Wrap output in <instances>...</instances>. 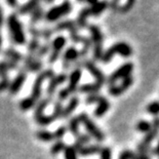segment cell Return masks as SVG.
Here are the masks:
<instances>
[{
    "mask_svg": "<svg viewBox=\"0 0 159 159\" xmlns=\"http://www.w3.org/2000/svg\"><path fill=\"white\" fill-rule=\"evenodd\" d=\"M53 32H60L63 31V30H68L69 34L71 37V40L75 43H82L83 47L79 50V59L80 57H85L89 55V50L91 48V41L89 38L87 37H83L81 36L78 33V30H77V26L76 23L72 21V20H66V21L60 22L57 23L55 28L52 29Z\"/></svg>",
    "mask_w": 159,
    "mask_h": 159,
    "instance_id": "cell-1",
    "label": "cell"
},
{
    "mask_svg": "<svg viewBox=\"0 0 159 159\" xmlns=\"http://www.w3.org/2000/svg\"><path fill=\"white\" fill-rule=\"evenodd\" d=\"M7 24L9 32H11V38L16 44L23 45L26 43V36L23 31V27L21 25V22L16 16V13H11L7 18Z\"/></svg>",
    "mask_w": 159,
    "mask_h": 159,
    "instance_id": "cell-2",
    "label": "cell"
},
{
    "mask_svg": "<svg viewBox=\"0 0 159 159\" xmlns=\"http://www.w3.org/2000/svg\"><path fill=\"white\" fill-rule=\"evenodd\" d=\"M115 53H119V55L123 57H129L133 55V49H131L130 45L127 44V43L117 42V43H115V44H113L112 46H110L106 52H104L101 61L105 64L109 63L110 61L113 59Z\"/></svg>",
    "mask_w": 159,
    "mask_h": 159,
    "instance_id": "cell-3",
    "label": "cell"
},
{
    "mask_svg": "<svg viewBox=\"0 0 159 159\" xmlns=\"http://www.w3.org/2000/svg\"><path fill=\"white\" fill-rule=\"evenodd\" d=\"M89 30L90 33V41L93 47V61H101L103 56V34L101 32V29L96 25H89Z\"/></svg>",
    "mask_w": 159,
    "mask_h": 159,
    "instance_id": "cell-4",
    "label": "cell"
},
{
    "mask_svg": "<svg viewBox=\"0 0 159 159\" xmlns=\"http://www.w3.org/2000/svg\"><path fill=\"white\" fill-rule=\"evenodd\" d=\"M77 117H78L79 122L83 124L84 128H85V130L87 131V134H89V136L90 138L94 139V140L97 142H99V143L105 141L104 133L97 126L96 124H94V122L90 119L89 117V115H87L85 112L80 113Z\"/></svg>",
    "mask_w": 159,
    "mask_h": 159,
    "instance_id": "cell-5",
    "label": "cell"
},
{
    "mask_svg": "<svg viewBox=\"0 0 159 159\" xmlns=\"http://www.w3.org/2000/svg\"><path fill=\"white\" fill-rule=\"evenodd\" d=\"M53 76H55V71L52 69H46V70L41 71V72H39V74L37 75L36 79L34 81V84H33L32 93L29 96V98L33 101V102L37 104L38 100L40 99V97H41L42 84L44 82V80L48 79V78L52 79Z\"/></svg>",
    "mask_w": 159,
    "mask_h": 159,
    "instance_id": "cell-6",
    "label": "cell"
},
{
    "mask_svg": "<svg viewBox=\"0 0 159 159\" xmlns=\"http://www.w3.org/2000/svg\"><path fill=\"white\" fill-rule=\"evenodd\" d=\"M159 134V117H155L151 123V129L145 134L144 139L138 145V153L149 152L151 149V143L157 138Z\"/></svg>",
    "mask_w": 159,
    "mask_h": 159,
    "instance_id": "cell-7",
    "label": "cell"
},
{
    "mask_svg": "<svg viewBox=\"0 0 159 159\" xmlns=\"http://www.w3.org/2000/svg\"><path fill=\"white\" fill-rule=\"evenodd\" d=\"M52 101V98H45V99H42L40 102H38V105H36L35 108V113H34V118L37 124L41 125V126H47V125L52 124L53 121H55V118H53L52 115H44L45 108L48 106V104Z\"/></svg>",
    "mask_w": 159,
    "mask_h": 159,
    "instance_id": "cell-8",
    "label": "cell"
},
{
    "mask_svg": "<svg viewBox=\"0 0 159 159\" xmlns=\"http://www.w3.org/2000/svg\"><path fill=\"white\" fill-rule=\"evenodd\" d=\"M71 11H72V3L66 0L63 3H61L60 5L53 6V7L50 8L44 15V16L47 22H55L62 16L68 15Z\"/></svg>",
    "mask_w": 159,
    "mask_h": 159,
    "instance_id": "cell-9",
    "label": "cell"
},
{
    "mask_svg": "<svg viewBox=\"0 0 159 159\" xmlns=\"http://www.w3.org/2000/svg\"><path fill=\"white\" fill-rule=\"evenodd\" d=\"M133 70H134V64L133 63L128 62V63L123 64L122 66H120L119 68L115 70L114 72L108 77V79H106L108 84H109L110 86L115 85V82H116L117 80H120V79L122 80L124 78H126V77L130 76Z\"/></svg>",
    "mask_w": 159,
    "mask_h": 159,
    "instance_id": "cell-10",
    "label": "cell"
},
{
    "mask_svg": "<svg viewBox=\"0 0 159 159\" xmlns=\"http://www.w3.org/2000/svg\"><path fill=\"white\" fill-rule=\"evenodd\" d=\"M81 61H77L75 62V68L71 72L70 76H69V83L68 86L66 87V89L68 90V93L71 94H73L74 93H76L77 89H78V84L79 81L81 79V76H82V69H81Z\"/></svg>",
    "mask_w": 159,
    "mask_h": 159,
    "instance_id": "cell-11",
    "label": "cell"
},
{
    "mask_svg": "<svg viewBox=\"0 0 159 159\" xmlns=\"http://www.w3.org/2000/svg\"><path fill=\"white\" fill-rule=\"evenodd\" d=\"M66 42H67V39L65 36H57L55 39H53V41L50 43V50H52V52H50V56H49V59H48V62L50 64H53L56 63L57 60H59V57L61 56V52H62V50L64 48V46L66 45Z\"/></svg>",
    "mask_w": 159,
    "mask_h": 159,
    "instance_id": "cell-12",
    "label": "cell"
},
{
    "mask_svg": "<svg viewBox=\"0 0 159 159\" xmlns=\"http://www.w3.org/2000/svg\"><path fill=\"white\" fill-rule=\"evenodd\" d=\"M81 64H82V66L84 67V68H85L91 74V75L94 77L97 83L103 85V84L106 82V76H105V74L102 72V71L98 68L93 61L83 60V61H81Z\"/></svg>",
    "mask_w": 159,
    "mask_h": 159,
    "instance_id": "cell-13",
    "label": "cell"
},
{
    "mask_svg": "<svg viewBox=\"0 0 159 159\" xmlns=\"http://www.w3.org/2000/svg\"><path fill=\"white\" fill-rule=\"evenodd\" d=\"M133 83H134V77L130 75L121 80V83L118 84V85L109 86L108 93L112 97H118V96H120V94H122L123 93H125V91L133 85Z\"/></svg>",
    "mask_w": 159,
    "mask_h": 159,
    "instance_id": "cell-14",
    "label": "cell"
},
{
    "mask_svg": "<svg viewBox=\"0 0 159 159\" xmlns=\"http://www.w3.org/2000/svg\"><path fill=\"white\" fill-rule=\"evenodd\" d=\"M79 59V50L75 46H70L66 49V52L63 55L62 67L63 69H69V67L72 65V63L77 62Z\"/></svg>",
    "mask_w": 159,
    "mask_h": 159,
    "instance_id": "cell-15",
    "label": "cell"
},
{
    "mask_svg": "<svg viewBox=\"0 0 159 159\" xmlns=\"http://www.w3.org/2000/svg\"><path fill=\"white\" fill-rule=\"evenodd\" d=\"M67 79H68V76H67L66 73H60V74H57V75L53 76L52 80L49 81L48 86H47V89H46V93H47V96H48V98H52L57 87H59L61 84H63L65 82Z\"/></svg>",
    "mask_w": 159,
    "mask_h": 159,
    "instance_id": "cell-16",
    "label": "cell"
},
{
    "mask_svg": "<svg viewBox=\"0 0 159 159\" xmlns=\"http://www.w3.org/2000/svg\"><path fill=\"white\" fill-rule=\"evenodd\" d=\"M26 78H27V73L23 69H20L19 74L16 76V78L11 81V84H9V87H8L9 93L11 94L18 93L19 91L21 90L23 84L25 83Z\"/></svg>",
    "mask_w": 159,
    "mask_h": 159,
    "instance_id": "cell-17",
    "label": "cell"
},
{
    "mask_svg": "<svg viewBox=\"0 0 159 159\" xmlns=\"http://www.w3.org/2000/svg\"><path fill=\"white\" fill-rule=\"evenodd\" d=\"M98 104L99 105H98V107L93 111V116L97 118H101L108 112V110H109V108H110V103L106 98L102 96V98L100 99Z\"/></svg>",
    "mask_w": 159,
    "mask_h": 159,
    "instance_id": "cell-18",
    "label": "cell"
},
{
    "mask_svg": "<svg viewBox=\"0 0 159 159\" xmlns=\"http://www.w3.org/2000/svg\"><path fill=\"white\" fill-rule=\"evenodd\" d=\"M29 33L33 36V38H44L45 40H48L52 37L53 30L52 29H37L35 27H30Z\"/></svg>",
    "mask_w": 159,
    "mask_h": 159,
    "instance_id": "cell-19",
    "label": "cell"
},
{
    "mask_svg": "<svg viewBox=\"0 0 159 159\" xmlns=\"http://www.w3.org/2000/svg\"><path fill=\"white\" fill-rule=\"evenodd\" d=\"M79 98L78 97H72L71 98V100L69 101L68 105L64 108L63 109V113H62V116L61 118H64V119H66V118H68L69 116H71V114H72L74 111L76 110V108L78 107L79 105Z\"/></svg>",
    "mask_w": 159,
    "mask_h": 159,
    "instance_id": "cell-20",
    "label": "cell"
},
{
    "mask_svg": "<svg viewBox=\"0 0 159 159\" xmlns=\"http://www.w3.org/2000/svg\"><path fill=\"white\" fill-rule=\"evenodd\" d=\"M102 147L100 145H89V146H82L77 149V154L79 153L80 156H91L94 154H99Z\"/></svg>",
    "mask_w": 159,
    "mask_h": 159,
    "instance_id": "cell-21",
    "label": "cell"
},
{
    "mask_svg": "<svg viewBox=\"0 0 159 159\" xmlns=\"http://www.w3.org/2000/svg\"><path fill=\"white\" fill-rule=\"evenodd\" d=\"M41 1H44V0H28L25 4H23L21 7H19L18 11L22 16L28 15L29 12L34 11L37 6H39V3Z\"/></svg>",
    "mask_w": 159,
    "mask_h": 159,
    "instance_id": "cell-22",
    "label": "cell"
},
{
    "mask_svg": "<svg viewBox=\"0 0 159 159\" xmlns=\"http://www.w3.org/2000/svg\"><path fill=\"white\" fill-rule=\"evenodd\" d=\"M108 6H109V3H108L107 0H103V1H99L97 2L96 4L91 5L90 7H89V16H98L102 13L105 9H106Z\"/></svg>",
    "mask_w": 159,
    "mask_h": 159,
    "instance_id": "cell-23",
    "label": "cell"
},
{
    "mask_svg": "<svg viewBox=\"0 0 159 159\" xmlns=\"http://www.w3.org/2000/svg\"><path fill=\"white\" fill-rule=\"evenodd\" d=\"M103 85L101 84L97 83V82H93V83H86V84H83V85L78 86V91L82 93H89V94H93V93H98L99 91L101 90Z\"/></svg>",
    "mask_w": 159,
    "mask_h": 159,
    "instance_id": "cell-24",
    "label": "cell"
},
{
    "mask_svg": "<svg viewBox=\"0 0 159 159\" xmlns=\"http://www.w3.org/2000/svg\"><path fill=\"white\" fill-rule=\"evenodd\" d=\"M3 56L5 57H7L9 61H12L16 64H19L20 62H22L24 60V56L22 55L21 52H19L18 50H16L15 48H6L4 52H3Z\"/></svg>",
    "mask_w": 159,
    "mask_h": 159,
    "instance_id": "cell-25",
    "label": "cell"
},
{
    "mask_svg": "<svg viewBox=\"0 0 159 159\" xmlns=\"http://www.w3.org/2000/svg\"><path fill=\"white\" fill-rule=\"evenodd\" d=\"M19 68V64H16L12 61H1L0 62V77L7 75L9 70H15Z\"/></svg>",
    "mask_w": 159,
    "mask_h": 159,
    "instance_id": "cell-26",
    "label": "cell"
},
{
    "mask_svg": "<svg viewBox=\"0 0 159 159\" xmlns=\"http://www.w3.org/2000/svg\"><path fill=\"white\" fill-rule=\"evenodd\" d=\"M89 16V7H85L83 8L82 11H81L79 13H78V16H77V20H76V26L79 27V28L83 29L85 28L87 26V18Z\"/></svg>",
    "mask_w": 159,
    "mask_h": 159,
    "instance_id": "cell-27",
    "label": "cell"
},
{
    "mask_svg": "<svg viewBox=\"0 0 159 159\" xmlns=\"http://www.w3.org/2000/svg\"><path fill=\"white\" fill-rule=\"evenodd\" d=\"M42 66H43L42 61L36 59L34 62H32L31 64H29V65H27V66H24L22 69L25 71L26 73L27 72L34 73V72H38V71L41 70L42 69Z\"/></svg>",
    "mask_w": 159,
    "mask_h": 159,
    "instance_id": "cell-28",
    "label": "cell"
},
{
    "mask_svg": "<svg viewBox=\"0 0 159 159\" xmlns=\"http://www.w3.org/2000/svg\"><path fill=\"white\" fill-rule=\"evenodd\" d=\"M79 125H80V122L78 120V117L77 116L72 117L69 120L68 128H67V129H69V131L73 134V136L77 137L79 134Z\"/></svg>",
    "mask_w": 159,
    "mask_h": 159,
    "instance_id": "cell-29",
    "label": "cell"
},
{
    "mask_svg": "<svg viewBox=\"0 0 159 159\" xmlns=\"http://www.w3.org/2000/svg\"><path fill=\"white\" fill-rule=\"evenodd\" d=\"M44 16V11H43V8L41 6H37V7L32 11L31 18H30V23L32 25H35L36 23H38L40 20L43 18Z\"/></svg>",
    "mask_w": 159,
    "mask_h": 159,
    "instance_id": "cell-30",
    "label": "cell"
},
{
    "mask_svg": "<svg viewBox=\"0 0 159 159\" xmlns=\"http://www.w3.org/2000/svg\"><path fill=\"white\" fill-rule=\"evenodd\" d=\"M36 138L38 139V140H40V141L45 142V143H48V142H52V141L55 140L52 133H50V131L45 130V129H41V130L37 131Z\"/></svg>",
    "mask_w": 159,
    "mask_h": 159,
    "instance_id": "cell-31",
    "label": "cell"
},
{
    "mask_svg": "<svg viewBox=\"0 0 159 159\" xmlns=\"http://www.w3.org/2000/svg\"><path fill=\"white\" fill-rule=\"evenodd\" d=\"M65 148H66V144L64 143L63 141H57L52 145V148H50V153H52L53 156H56V155L60 154L61 152H63L65 150Z\"/></svg>",
    "mask_w": 159,
    "mask_h": 159,
    "instance_id": "cell-32",
    "label": "cell"
},
{
    "mask_svg": "<svg viewBox=\"0 0 159 159\" xmlns=\"http://www.w3.org/2000/svg\"><path fill=\"white\" fill-rule=\"evenodd\" d=\"M136 129L140 133L147 134L151 129V123L148 120H140L136 124Z\"/></svg>",
    "mask_w": 159,
    "mask_h": 159,
    "instance_id": "cell-33",
    "label": "cell"
},
{
    "mask_svg": "<svg viewBox=\"0 0 159 159\" xmlns=\"http://www.w3.org/2000/svg\"><path fill=\"white\" fill-rule=\"evenodd\" d=\"M35 106H36V103L33 102L29 97L25 98V99H23L21 102H20V109L22 111H28Z\"/></svg>",
    "mask_w": 159,
    "mask_h": 159,
    "instance_id": "cell-34",
    "label": "cell"
},
{
    "mask_svg": "<svg viewBox=\"0 0 159 159\" xmlns=\"http://www.w3.org/2000/svg\"><path fill=\"white\" fill-rule=\"evenodd\" d=\"M146 111L148 114L152 115V116L159 115V101H154V102L148 104V106L146 107Z\"/></svg>",
    "mask_w": 159,
    "mask_h": 159,
    "instance_id": "cell-35",
    "label": "cell"
},
{
    "mask_svg": "<svg viewBox=\"0 0 159 159\" xmlns=\"http://www.w3.org/2000/svg\"><path fill=\"white\" fill-rule=\"evenodd\" d=\"M50 43H44L43 45H40L39 46V48L37 49V52L35 53V57H36V59H38L40 60L42 57H44L46 56L47 53L49 52V50H50Z\"/></svg>",
    "mask_w": 159,
    "mask_h": 159,
    "instance_id": "cell-36",
    "label": "cell"
},
{
    "mask_svg": "<svg viewBox=\"0 0 159 159\" xmlns=\"http://www.w3.org/2000/svg\"><path fill=\"white\" fill-rule=\"evenodd\" d=\"M40 46V43H39V39L38 38H32L31 41L29 42V45H28V53L29 55H35L37 49L39 48Z\"/></svg>",
    "mask_w": 159,
    "mask_h": 159,
    "instance_id": "cell-37",
    "label": "cell"
},
{
    "mask_svg": "<svg viewBox=\"0 0 159 159\" xmlns=\"http://www.w3.org/2000/svg\"><path fill=\"white\" fill-rule=\"evenodd\" d=\"M64 155H65V159H77V152L74 149L73 145L66 146L64 150Z\"/></svg>",
    "mask_w": 159,
    "mask_h": 159,
    "instance_id": "cell-38",
    "label": "cell"
},
{
    "mask_svg": "<svg viewBox=\"0 0 159 159\" xmlns=\"http://www.w3.org/2000/svg\"><path fill=\"white\" fill-rule=\"evenodd\" d=\"M63 104L62 102H60V101H57V102L55 103V108H53V113L52 116L55 118V120L59 119V118H61V116H62V113H63Z\"/></svg>",
    "mask_w": 159,
    "mask_h": 159,
    "instance_id": "cell-39",
    "label": "cell"
},
{
    "mask_svg": "<svg viewBox=\"0 0 159 159\" xmlns=\"http://www.w3.org/2000/svg\"><path fill=\"white\" fill-rule=\"evenodd\" d=\"M91 141V138L87 134H79L76 137V143L80 144L81 146H86L87 144H89Z\"/></svg>",
    "mask_w": 159,
    "mask_h": 159,
    "instance_id": "cell-40",
    "label": "cell"
},
{
    "mask_svg": "<svg viewBox=\"0 0 159 159\" xmlns=\"http://www.w3.org/2000/svg\"><path fill=\"white\" fill-rule=\"evenodd\" d=\"M99 154L100 159H112V150L109 147H103Z\"/></svg>",
    "mask_w": 159,
    "mask_h": 159,
    "instance_id": "cell-41",
    "label": "cell"
},
{
    "mask_svg": "<svg viewBox=\"0 0 159 159\" xmlns=\"http://www.w3.org/2000/svg\"><path fill=\"white\" fill-rule=\"evenodd\" d=\"M66 133H67V127L66 126H60L55 131V133H52V134H53V138H55V140L61 141L64 137H65Z\"/></svg>",
    "mask_w": 159,
    "mask_h": 159,
    "instance_id": "cell-42",
    "label": "cell"
},
{
    "mask_svg": "<svg viewBox=\"0 0 159 159\" xmlns=\"http://www.w3.org/2000/svg\"><path fill=\"white\" fill-rule=\"evenodd\" d=\"M9 84H11V79H9L8 75L1 77V80H0V93L4 91L5 89H8Z\"/></svg>",
    "mask_w": 159,
    "mask_h": 159,
    "instance_id": "cell-43",
    "label": "cell"
},
{
    "mask_svg": "<svg viewBox=\"0 0 159 159\" xmlns=\"http://www.w3.org/2000/svg\"><path fill=\"white\" fill-rule=\"evenodd\" d=\"M102 98V96L99 93H93V94H89L85 99V103L87 105H93V104H96L100 101V99Z\"/></svg>",
    "mask_w": 159,
    "mask_h": 159,
    "instance_id": "cell-44",
    "label": "cell"
},
{
    "mask_svg": "<svg viewBox=\"0 0 159 159\" xmlns=\"http://www.w3.org/2000/svg\"><path fill=\"white\" fill-rule=\"evenodd\" d=\"M69 97H70V93H68V90L66 89V87L65 89H62L59 91V93H57V99H59L60 102H64V101H66Z\"/></svg>",
    "mask_w": 159,
    "mask_h": 159,
    "instance_id": "cell-45",
    "label": "cell"
},
{
    "mask_svg": "<svg viewBox=\"0 0 159 159\" xmlns=\"http://www.w3.org/2000/svg\"><path fill=\"white\" fill-rule=\"evenodd\" d=\"M134 152L130 151V150H124L120 153L119 158L118 159H131L134 156Z\"/></svg>",
    "mask_w": 159,
    "mask_h": 159,
    "instance_id": "cell-46",
    "label": "cell"
},
{
    "mask_svg": "<svg viewBox=\"0 0 159 159\" xmlns=\"http://www.w3.org/2000/svg\"><path fill=\"white\" fill-rule=\"evenodd\" d=\"M134 2H136V0H126V2H125V4L121 7V11L123 12H126L128 11H130L131 7L134 6Z\"/></svg>",
    "mask_w": 159,
    "mask_h": 159,
    "instance_id": "cell-47",
    "label": "cell"
},
{
    "mask_svg": "<svg viewBox=\"0 0 159 159\" xmlns=\"http://www.w3.org/2000/svg\"><path fill=\"white\" fill-rule=\"evenodd\" d=\"M150 151L145 152V153H134V156L131 159H151Z\"/></svg>",
    "mask_w": 159,
    "mask_h": 159,
    "instance_id": "cell-48",
    "label": "cell"
},
{
    "mask_svg": "<svg viewBox=\"0 0 159 159\" xmlns=\"http://www.w3.org/2000/svg\"><path fill=\"white\" fill-rule=\"evenodd\" d=\"M6 2L8 3L11 7H16V5H18V0H6Z\"/></svg>",
    "mask_w": 159,
    "mask_h": 159,
    "instance_id": "cell-49",
    "label": "cell"
},
{
    "mask_svg": "<svg viewBox=\"0 0 159 159\" xmlns=\"http://www.w3.org/2000/svg\"><path fill=\"white\" fill-rule=\"evenodd\" d=\"M119 1L120 0H112V1H111V7H113V8L117 7L118 4H119Z\"/></svg>",
    "mask_w": 159,
    "mask_h": 159,
    "instance_id": "cell-50",
    "label": "cell"
},
{
    "mask_svg": "<svg viewBox=\"0 0 159 159\" xmlns=\"http://www.w3.org/2000/svg\"><path fill=\"white\" fill-rule=\"evenodd\" d=\"M85 1L89 3V4L93 5V4H96L97 2H99V0H85Z\"/></svg>",
    "mask_w": 159,
    "mask_h": 159,
    "instance_id": "cell-51",
    "label": "cell"
},
{
    "mask_svg": "<svg viewBox=\"0 0 159 159\" xmlns=\"http://www.w3.org/2000/svg\"><path fill=\"white\" fill-rule=\"evenodd\" d=\"M155 155H157V156H159V142H158L157 146L155 147Z\"/></svg>",
    "mask_w": 159,
    "mask_h": 159,
    "instance_id": "cell-52",
    "label": "cell"
},
{
    "mask_svg": "<svg viewBox=\"0 0 159 159\" xmlns=\"http://www.w3.org/2000/svg\"><path fill=\"white\" fill-rule=\"evenodd\" d=\"M1 44H2V36L1 33H0V49H1Z\"/></svg>",
    "mask_w": 159,
    "mask_h": 159,
    "instance_id": "cell-53",
    "label": "cell"
},
{
    "mask_svg": "<svg viewBox=\"0 0 159 159\" xmlns=\"http://www.w3.org/2000/svg\"><path fill=\"white\" fill-rule=\"evenodd\" d=\"M53 1H55V0H44V2H46V3H52Z\"/></svg>",
    "mask_w": 159,
    "mask_h": 159,
    "instance_id": "cell-54",
    "label": "cell"
},
{
    "mask_svg": "<svg viewBox=\"0 0 159 159\" xmlns=\"http://www.w3.org/2000/svg\"><path fill=\"white\" fill-rule=\"evenodd\" d=\"M77 1H79V2H81V1H83V0H77Z\"/></svg>",
    "mask_w": 159,
    "mask_h": 159,
    "instance_id": "cell-55",
    "label": "cell"
}]
</instances>
